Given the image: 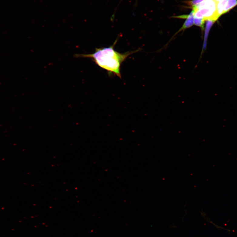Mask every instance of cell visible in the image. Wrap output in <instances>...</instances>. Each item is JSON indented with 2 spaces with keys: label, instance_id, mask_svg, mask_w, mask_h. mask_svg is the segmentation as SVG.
<instances>
[{
  "label": "cell",
  "instance_id": "2",
  "mask_svg": "<svg viewBox=\"0 0 237 237\" xmlns=\"http://www.w3.org/2000/svg\"><path fill=\"white\" fill-rule=\"evenodd\" d=\"M217 4L214 0H205L193 7L199 11L205 21H216L219 18L217 14Z\"/></svg>",
  "mask_w": 237,
  "mask_h": 237
},
{
  "label": "cell",
  "instance_id": "4",
  "mask_svg": "<svg viewBox=\"0 0 237 237\" xmlns=\"http://www.w3.org/2000/svg\"><path fill=\"white\" fill-rule=\"evenodd\" d=\"M237 5V0H227L224 8L223 14L228 12Z\"/></svg>",
  "mask_w": 237,
  "mask_h": 237
},
{
  "label": "cell",
  "instance_id": "3",
  "mask_svg": "<svg viewBox=\"0 0 237 237\" xmlns=\"http://www.w3.org/2000/svg\"><path fill=\"white\" fill-rule=\"evenodd\" d=\"M194 11L193 10L192 11L190 14L188 15V17L186 18V20L183 25L182 27L179 29L175 35H176L179 32L188 28L192 26L194 24Z\"/></svg>",
  "mask_w": 237,
  "mask_h": 237
},
{
  "label": "cell",
  "instance_id": "9",
  "mask_svg": "<svg viewBox=\"0 0 237 237\" xmlns=\"http://www.w3.org/2000/svg\"><path fill=\"white\" fill-rule=\"evenodd\" d=\"M214 1H215L217 3L219 2L224 1V0H214Z\"/></svg>",
  "mask_w": 237,
  "mask_h": 237
},
{
  "label": "cell",
  "instance_id": "7",
  "mask_svg": "<svg viewBox=\"0 0 237 237\" xmlns=\"http://www.w3.org/2000/svg\"><path fill=\"white\" fill-rule=\"evenodd\" d=\"M205 20L203 18H198L194 17V24L200 27L202 30L204 29V24Z\"/></svg>",
  "mask_w": 237,
  "mask_h": 237
},
{
  "label": "cell",
  "instance_id": "5",
  "mask_svg": "<svg viewBox=\"0 0 237 237\" xmlns=\"http://www.w3.org/2000/svg\"><path fill=\"white\" fill-rule=\"evenodd\" d=\"M227 0H224L217 4V14L218 17H219L223 14L224 8Z\"/></svg>",
  "mask_w": 237,
  "mask_h": 237
},
{
  "label": "cell",
  "instance_id": "6",
  "mask_svg": "<svg viewBox=\"0 0 237 237\" xmlns=\"http://www.w3.org/2000/svg\"><path fill=\"white\" fill-rule=\"evenodd\" d=\"M206 21H207V22H206L205 33V41L204 44L203 49L205 48V42H206V38L207 37L208 32H209L210 28H211L212 25L214 23V22H215V21L212 20H207Z\"/></svg>",
  "mask_w": 237,
  "mask_h": 237
},
{
  "label": "cell",
  "instance_id": "8",
  "mask_svg": "<svg viewBox=\"0 0 237 237\" xmlns=\"http://www.w3.org/2000/svg\"><path fill=\"white\" fill-rule=\"evenodd\" d=\"M204 1L205 0H193V1L189 2V3L190 5L192 6V7H193L199 4Z\"/></svg>",
  "mask_w": 237,
  "mask_h": 237
},
{
  "label": "cell",
  "instance_id": "1",
  "mask_svg": "<svg viewBox=\"0 0 237 237\" xmlns=\"http://www.w3.org/2000/svg\"><path fill=\"white\" fill-rule=\"evenodd\" d=\"M117 41V40H116L114 44L109 47L96 48L93 54H77L75 55V57L77 58L92 59L98 66L121 78L120 69L122 63L129 56L138 52L139 50L122 54L114 50V47Z\"/></svg>",
  "mask_w": 237,
  "mask_h": 237
}]
</instances>
